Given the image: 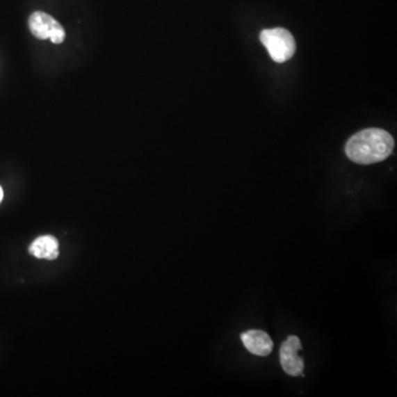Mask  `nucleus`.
I'll use <instances>...</instances> for the list:
<instances>
[{
	"mask_svg": "<svg viewBox=\"0 0 397 397\" xmlns=\"http://www.w3.org/2000/svg\"><path fill=\"white\" fill-rule=\"evenodd\" d=\"M395 142L391 133L381 128H366L355 133L346 145V154L353 163L372 165L392 155Z\"/></svg>",
	"mask_w": 397,
	"mask_h": 397,
	"instance_id": "f257e3e1",
	"label": "nucleus"
},
{
	"mask_svg": "<svg viewBox=\"0 0 397 397\" xmlns=\"http://www.w3.org/2000/svg\"><path fill=\"white\" fill-rule=\"evenodd\" d=\"M261 42L268 51L273 61L284 63L296 52V41L291 32L284 28L265 29L259 35Z\"/></svg>",
	"mask_w": 397,
	"mask_h": 397,
	"instance_id": "f03ea898",
	"label": "nucleus"
},
{
	"mask_svg": "<svg viewBox=\"0 0 397 397\" xmlns=\"http://www.w3.org/2000/svg\"><path fill=\"white\" fill-rule=\"evenodd\" d=\"M28 24L32 35L40 40L50 39L56 44H60L65 39V31L61 24L43 11L33 13L30 16Z\"/></svg>",
	"mask_w": 397,
	"mask_h": 397,
	"instance_id": "7ed1b4c3",
	"label": "nucleus"
},
{
	"mask_svg": "<svg viewBox=\"0 0 397 397\" xmlns=\"http://www.w3.org/2000/svg\"><path fill=\"white\" fill-rule=\"evenodd\" d=\"M299 351H302V342L296 336L288 337L280 347V364L288 375H302L304 360Z\"/></svg>",
	"mask_w": 397,
	"mask_h": 397,
	"instance_id": "20e7f679",
	"label": "nucleus"
},
{
	"mask_svg": "<svg viewBox=\"0 0 397 397\" xmlns=\"http://www.w3.org/2000/svg\"><path fill=\"white\" fill-rule=\"evenodd\" d=\"M241 339L248 351L259 357H267L272 353L274 343L266 332L261 330H248L241 334Z\"/></svg>",
	"mask_w": 397,
	"mask_h": 397,
	"instance_id": "39448f33",
	"label": "nucleus"
},
{
	"mask_svg": "<svg viewBox=\"0 0 397 397\" xmlns=\"http://www.w3.org/2000/svg\"><path fill=\"white\" fill-rule=\"evenodd\" d=\"M29 253L37 259L54 261L59 256V242L52 235H43L33 241Z\"/></svg>",
	"mask_w": 397,
	"mask_h": 397,
	"instance_id": "423d86ee",
	"label": "nucleus"
},
{
	"mask_svg": "<svg viewBox=\"0 0 397 397\" xmlns=\"http://www.w3.org/2000/svg\"><path fill=\"white\" fill-rule=\"evenodd\" d=\"M3 189H1V187H0V202L3 201Z\"/></svg>",
	"mask_w": 397,
	"mask_h": 397,
	"instance_id": "0eeeda50",
	"label": "nucleus"
}]
</instances>
